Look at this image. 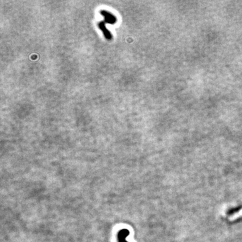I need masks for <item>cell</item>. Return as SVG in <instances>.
Masks as SVG:
<instances>
[{"instance_id":"4","label":"cell","mask_w":242,"mask_h":242,"mask_svg":"<svg viewBox=\"0 0 242 242\" xmlns=\"http://www.w3.org/2000/svg\"><path fill=\"white\" fill-rule=\"evenodd\" d=\"M241 215H242V208L241 209H239V211H236V212H235L234 214L232 215V216H231L230 217V219H235L238 217L239 216H241Z\"/></svg>"},{"instance_id":"1","label":"cell","mask_w":242,"mask_h":242,"mask_svg":"<svg viewBox=\"0 0 242 242\" xmlns=\"http://www.w3.org/2000/svg\"><path fill=\"white\" fill-rule=\"evenodd\" d=\"M100 14L104 17V22L109 24H114L116 21H117V18L114 16V14H112L106 10H100Z\"/></svg>"},{"instance_id":"2","label":"cell","mask_w":242,"mask_h":242,"mask_svg":"<svg viewBox=\"0 0 242 242\" xmlns=\"http://www.w3.org/2000/svg\"><path fill=\"white\" fill-rule=\"evenodd\" d=\"M98 28H100V30L102 31V32L103 33V34H104V37L106 38V39L108 41H111L112 40V38H113V36H112V34L111 32H110V30L106 28V23L104 22V21H100L98 24Z\"/></svg>"},{"instance_id":"3","label":"cell","mask_w":242,"mask_h":242,"mask_svg":"<svg viewBox=\"0 0 242 242\" xmlns=\"http://www.w3.org/2000/svg\"><path fill=\"white\" fill-rule=\"evenodd\" d=\"M130 234V232L128 229H123L120 230L117 234L118 242H127L126 240L127 237Z\"/></svg>"}]
</instances>
